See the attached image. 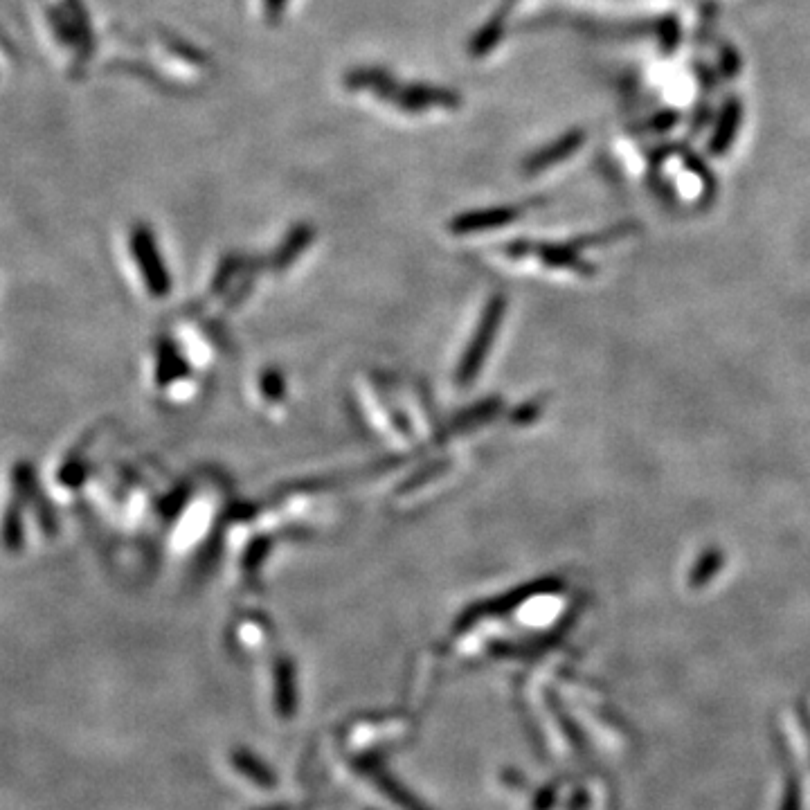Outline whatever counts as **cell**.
Returning <instances> with one entry per match:
<instances>
[{
	"label": "cell",
	"instance_id": "6da1fadb",
	"mask_svg": "<svg viewBox=\"0 0 810 810\" xmlns=\"http://www.w3.org/2000/svg\"><path fill=\"white\" fill-rule=\"evenodd\" d=\"M351 86L356 88H367L374 90L376 95H381L385 99H392V102L401 104L408 111H426L432 106H453L455 95L444 93V90L437 88H423V86H399L394 84V79L381 72H356L354 77L349 79Z\"/></svg>",
	"mask_w": 810,
	"mask_h": 810
},
{
	"label": "cell",
	"instance_id": "7a4b0ae2",
	"mask_svg": "<svg viewBox=\"0 0 810 810\" xmlns=\"http://www.w3.org/2000/svg\"><path fill=\"white\" fill-rule=\"evenodd\" d=\"M131 250H133L135 264H138L144 282H147L149 293L153 297H167L169 295V275H167L165 261L160 259L156 239H153V234L147 225H138V228L133 230Z\"/></svg>",
	"mask_w": 810,
	"mask_h": 810
},
{
	"label": "cell",
	"instance_id": "3957f363",
	"mask_svg": "<svg viewBox=\"0 0 810 810\" xmlns=\"http://www.w3.org/2000/svg\"><path fill=\"white\" fill-rule=\"evenodd\" d=\"M741 122H743V102L738 97H729L723 108H720L716 129L711 133L709 140V151L714 153V156H723V153L732 149L736 133L741 129Z\"/></svg>",
	"mask_w": 810,
	"mask_h": 810
},
{
	"label": "cell",
	"instance_id": "277c9868",
	"mask_svg": "<svg viewBox=\"0 0 810 810\" xmlns=\"http://www.w3.org/2000/svg\"><path fill=\"white\" fill-rule=\"evenodd\" d=\"M585 142V133L583 131H570L567 135H563L561 140L554 142L552 147L536 153L534 158L529 160L527 171H543L547 167L556 165V162L565 160L567 156H572L574 151H579Z\"/></svg>",
	"mask_w": 810,
	"mask_h": 810
},
{
	"label": "cell",
	"instance_id": "5b68a950",
	"mask_svg": "<svg viewBox=\"0 0 810 810\" xmlns=\"http://www.w3.org/2000/svg\"><path fill=\"white\" fill-rule=\"evenodd\" d=\"M520 210H513V207H500V210H489V212H477V214H466L462 219H457L453 223V230L464 234V232H482L484 228H498V225L511 223Z\"/></svg>",
	"mask_w": 810,
	"mask_h": 810
},
{
	"label": "cell",
	"instance_id": "8992f818",
	"mask_svg": "<svg viewBox=\"0 0 810 810\" xmlns=\"http://www.w3.org/2000/svg\"><path fill=\"white\" fill-rule=\"evenodd\" d=\"M657 39H660L664 52L675 50V45L680 41V25L673 16H666L664 21L657 23Z\"/></svg>",
	"mask_w": 810,
	"mask_h": 810
},
{
	"label": "cell",
	"instance_id": "52a82bcc",
	"mask_svg": "<svg viewBox=\"0 0 810 810\" xmlns=\"http://www.w3.org/2000/svg\"><path fill=\"white\" fill-rule=\"evenodd\" d=\"M675 122H678V113H675V111H662V113L653 115L651 120L646 122L644 129H646V131H657V133H662V131H669V129H673Z\"/></svg>",
	"mask_w": 810,
	"mask_h": 810
},
{
	"label": "cell",
	"instance_id": "ba28073f",
	"mask_svg": "<svg viewBox=\"0 0 810 810\" xmlns=\"http://www.w3.org/2000/svg\"><path fill=\"white\" fill-rule=\"evenodd\" d=\"M738 70H741V57H738L732 48H725L723 63H720V72H723V77L732 79L738 75Z\"/></svg>",
	"mask_w": 810,
	"mask_h": 810
},
{
	"label": "cell",
	"instance_id": "9c48e42d",
	"mask_svg": "<svg viewBox=\"0 0 810 810\" xmlns=\"http://www.w3.org/2000/svg\"><path fill=\"white\" fill-rule=\"evenodd\" d=\"M284 3H286V0H264V5H266V14H268L270 18H277L279 14H282Z\"/></svg>",
	"mask_w": 810,
	"mask_h": 810
}]
</instances>
